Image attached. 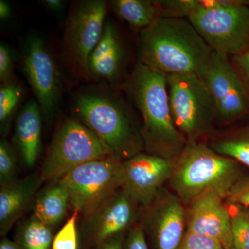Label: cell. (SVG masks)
Here are the masks:
<instances>
[{
  "mask_svg": "<svg viewBox=\"0 0 249 249\" xmlns=\"http://www.w3.org/2000/svg\"><path fill=\"white\" fill-rule=\"evenodd\" d=\"M126 233L127 232L114 236L95 249H124Z\"/></svg>",
  "mask_w": 249,
  "mask_h": 249,
  "instance_id": "cell-33",
  "label": "cell"
},
{
  "mask_svg": "<svg viewBox=\"0 0 249 249\" xmlns=\"http://www.w3.org/2000/svg\"><path fill=\"white\" fill-rule=\"evenodd\" d=\"M12 16V7L9 1L5 0L0 1V19L3 22L9 20Z\"/></svg>",
  "mask_w": 249,
  "mask_h": 249,
  "instance_id": "cell-35",
  "label": "cell"
},
{
  "mask_svg": "<svg viewBox=\"0 0 249 249\" xmlns=\"http://www.w3.org/2000/svg\"><path fill=\"white\" fill-rule=\"evenodd\" d=\"M227 203L231 223L232 249H249V215L245 207Z\"/></svg>",
  "mask_w": 249,
  "mask_h": 249,
  "instance_id": "cell-24",
  "label": "cell"
},
{
  "mask_svg": "<svg viewBox=\"0 0 249 249\" xmlns=\"http://www.w3.org/2000/svg\"><path fill=\"white\" fill-rule=\"evenodd\" d=\"M40 170L1 186L0 235L5 237L34 201L43 184Z\"/></svg>",
  "mask_w": 249,
  "mask_h": 249,
  "instance_id": "cell-17",
  "label": "cell"
},
{
  "mask_svg": "<svg viewBox=\"0 0 249 249\" xmlns=\"http://www.w3.org/2000/svg\"><path fill=\"white\" fill-rule=\"evenodd\" d=\"M107 11L104 0L76 1L70 7L64 23L60 59L72 83L93 82L89 57L102 36Z\"/></svg>",
  "mask_w": 249,
  "mask_h": 249,
  "instance_id": "cell-5",
  "label": "cell"
},
{
  "mask_svg": "<svg viewBox=\"0 0 249 249\" xmlns=\"http://www.w3.org/2000/svg\"><path fill=\"white\" fill-rule=\"evenodd\" d=\"M206 143L219 155L249 168V124L215 130Z\"/></svg>",
  "mask_w": 249,
  "mask_h": 249,
  "instance_id": "cell-20",
  "label": "cell"
},
{
  "mask_svg": "<svg viewBox=\"0 0 249 249\" xmlns=\"http://www.w3.org/2000/svg\"><path fill=\"white\" fill-rule=\"evenodd\" d=\"M175 161L145 151L141 152L123 162L122 187L143 209L168 183Z\"/></svg>",
  "mask_w": 249,
  "mask_h": 249,
  "instance_id": "cell-14",
  "label": "cell"
},
{
  "mask_svg": "<svg viewBox=\"0 0 249 249\" xmlns=\"http://www.w3.org/2000/svg\"><path fill=\"white\" fill-rule=\"evenodd\" d=\"M174 123L187 142H206L218 125L213 100L196 74L167 76Z\"/></svg>",
  "mask_w": 249,
  "mask_h": 249,
  "instance_id": "cell-7",
  "label": "cell"
},
{
  "mask_svg": "<svg viewBox=\"0 0 249 249\" xmlns=\"http://www.w3.org/2000/svg\"><path fill=\"white\" fill-rule=\"evenodd\" d=\"M114 90L109 86L81 89L72 98L71 110L74 118L102 142L111 158L123 163L145 151V145L135 113Z\"/></svg>",
  "mask_w": 249,
  "mask_h": 249,
  "instance_id": "cell-1",
  "label": "cell"
},
{
  "mask_svg": "<svg viewBox=\"0 0 249 249\" xmlns=\"http://www.w3.org/2000/svg\"><path fill=\"white\" fill-rule=\"evenodd\" d=\"M17 150L6 139L0 142V185L17 179Z\"/></svg>",
  "mask_w": 249,
  "mask_h": 249,
  "instance_id": "cell-25",
  "label": "cell"
},
{
  "mask_svg": "<svg viewBox=\"0 0 249 249\" xmlns=\"http://www.w3.org/2000/svg\"><path fill=\"white\" fill-rule=\"evenodd\" d=\"M139 34V62L165 76L198 75L213 52L183 18H160Z\"/></svg>",
  "mask_w": 249,
  "mask_h": 249,
  "instance_id": "cell-3",
  "label": "cell"
},
{
  "mask_svg": "<svg viewBox=\"0 0 249 249\" xmlns=\"http://www.w3.org/2000/svg\"><path fill=\"white\" fill-rule=\"evenodd\" d=\"M226 201L249 209V178H241L228 195Z\"/></svg>",
  "mask_w": 249,
  "mask_h": 249,
  "instance_id": "cell-32",
  "label": "cell"
},
{
  "mask_svg": "<svg viewBox=\"0 0 249 249\" xmlns=\"http://www.w3.org/2000/svg\"><path fill=\"white\" fill-rule=\"evenodd\" d=\"M21 70L43 120L50 123L58 114L64 93V76L45 37L37 33L26 36L21 46Z\"/></svg>",
  "mask_w": 249,
  "mask_h": 249,
  "instance_id": "cell-9",
  "label": "cell"
},
{
  "mask_svg": "<svg viewBox=\"0 0 249 249\" xmlns=\"http://www.w3.org/2000/svg\"><path fill=\"white\" fill-rule=\"evenodd\" d=\"M197 76L213 100L218 125H228L249 115L248 98L229 55L213 50Z\"/></svg>",
  "mask_w": 249,
  "mask_h": 249,
  "instance_id": "cell-12",
  "label": "cell"
},
{
  "mask_svg": "<svg viewBox=\"0 0 249 249\" xmlns=\"http://www.w3.org/2000/svg\"><path fill=\"white\" fill-rule=\"evenodd\" d=\"M42 121L40 106L36 99L29 100L16 117L13 142L27 168L35 166L40 157Z\"/></svg>",
  "mask_w": 249,
  "mask_h": 249,
  "instance_id": "cell-18",
  "label": "cell"
},
{
  "mask_svg": "<svg viewBox=\"0 0 249 249\" xmlns=\"http://www.w3.org/2000/svg\"><path fill=\"white\" fill-rule=\"evenodd\" d=\"M139 220L150 249H179L187 232V208L169 188L142 209Z\"/></svg>",
  "mask_w": 249,
  "mask_h": 249,
  "instance_id": "cell-13",
  "label": "cell"
},
{
  "mask_svg": "<svg viewBox=\"0 0 249 249\" xmlns=\"http://www.w3.org/2000/svg\"><path fill=\"white\" fill-rule=\"evenodd\" d=\"M111 157L96 136L74 117H66L55 129L40 169L44 183L60 179L76 167Z\"/></svg>",
  "mask_w": 249,
  "mask_h": 249,
  "instance_id": "cell-8",
  "label": "cell"
},
{
  "mask_svg": "<svg viewBox=\"0 0 249 249\" xmlns=\"http://www.w3.org/2000/svg\"><path fill=\"white\" fill-rule=\"evenodd\" d=\"M246 209H247V212H248V214H249V209H247V208H246Z\"/></svg>",
  "mask_w": 249,
  "mask_h": 249,
  "instance_id": "cell-37",
  "label": "cell"
},
{
  "mask_svg": "<svg viewBox=\"0 0 249 249\" xmlns=\"http://www.w3.org/2000/svg\"><path fill=\"white\" fill-rule=\"evenodd\" d=\"M109 6L116 17L139 33L161 18L157 0H112Z\"/></svg>",
  "mask_w": 249,
  "mask_h": 249,
  "instance_id": "cell-21",
  "label": "cell"
},
{
  "mask_svg": "<svg viewBox=\"0 0 249 249\" xmlns=\"http://www.w3.org/2000/svg\"><path fill=\"white\" fill-rule=\"evenodd\" d=\"M78 211H72L71 216L54 237L52 249H78Z\"/></svg>",
  "mask_w": 249,
  "mask_h": 249,
  "instance_id": "cell-26",
  "label": "cell"
},
{
  "mask_svg": "<svg viewBox=\"0 0 249 249\" xmlns=\"http://www.w3.org/2000/svg\"><path fill=\"white\" fill-rule=\"evenodd\" d=\"M15 60L16 55L14 50L9 45L0 44V81L2 83H10L16 80L15 76Z\"/></svg>",
  "mask_w": 249,
  "mask_h": 249,
  "instance_id": "cell-28",
  "label": "cell"
},
{
  "mask_svg": "<svg viewBox=\"0 0 249 249\" xmlns=\"http://www.w3.org/2000/svg\"><path fill=\"white\" fill-rule=\"evenodd\" d=\"M125 65L124 42L115 24L106 19L102 36L89 60L93 81H102L116 90L122 83Z\"/></svg>",
  "mask_w": 249,
  "mask_h": 249,
  "instance_id": "cell-16",
  "label": "cell"
},
{
  "mask_svg": "<svg viewBox=\"0 0 249 249\" xmlns=\"http://www.w3.org/2000/svg\"><path fill=\"white\" fill-rule=\"evenodd\" d=\"M0 249H19L14 241L4 237L0 242Z\"/></svg>",
  "mask_w": 249,
  "mask_h": 249,
  "instance_id": "cell-36",
  "label": "cell"
},
{
  "mask_svg": "<svg viewBox=\"0 0 249 249\" xmlns=\"http://www.w3.org/2000/svg\"><path fill=\"white\" fill-rule=\"evenodd\" d=\"M25 94V89L17 80L2 83L0 87V131L6 138L14 115Z\"/></svg>",
  "mask_w": 249,
  "mask_h": 249,
  "instance_id": "cell-23",
  "label": "cell"
},
{
  "mask_svg": "<svg viewBox=\"0 0 249 249\" xmlns=\"http://www.w3.org/2000/svg\"><path fill=\"white\" fill-rule=\"evenodd\" d=\"M124 249H150L143 227L139 220L127 231Z\"/></svg>",
  "mask_w": 249,
  "mask_h": 249,
  "instance_id": "cell-30",
  "label": "cell"
},
{
  "mask_svg": "<svg viewBox=\"0 0 249 249\" xmlns=\"http://www.w3.org/2000/svg\"><path fill=\"white\" fill-rule=\"evenodd\" d=\"M186 208L187 232L211 237L224 249H232L231 223L224 196L217 192H207Z\"/></svg>",
  "mask_w": 249,
  "mask_h": 249,
  "instance_id": "cell-15",
  "label": "cell"
},
{
  "mask_svg": "<svg viewBox=\"0 0 249 249\" xmlns=\"http://www.w3.org/2000/svg\"><path fill=\"white\" fill-rule=\"evenodd\" d=\"M59 180L68 192L71 211L83 217L123 186L124 167L108 157L83 163Z\"/></svg>",
  "mask_w": 249,
  "mask_h": 249,
  "instance_id": "cell-10",
  "label": "cell"
},
{
  "mask_svg": "<svg viewBox=\"0 0 249 249\" xmlns=\"http://www.w3.org/2000/svg\"><path fill=\"white\" fill-rule=\"evenodd\" d=\"M123 85L142 116L145 152L176 160L187 141L174 123L167 76L138 62Z\"/></svg>",
  "mask_w": 249,
  "mask_h": 249,
  "instance_id": "cell-2",
  "label": "cell"
},
{
  "mask_svg": "<svg viewBox=\"0 0 249 249\" xmlns=\"http://www.w3.org/2000/svg\"><path fill=\"white\" fill-rule=\"evenodd\" d=\"M42 4L49 12L62 14L66 8L67 1L63 0H43Z\"/></svg>",
  "mask_w": 249,
  "mask_h": 249,
  "instance_id": "cell-34",
  "label": "cell"
},
{
  "mask_svg": "<svg viewBox=\"0 0 249 249\" xmlns=\"http://www.w3.org/2000/svg\"><path fill=\"white\" fill-rule=\"evenodd\" d=\"M241 178L238 162L219 155L206 142H187L175 160L168 186L187 207L207 192H217L227 199Z\"/></svg>",
  "mask_w": 249,
  "mask_h": 249,
  "instance_id": "cell-4",
  "label": "cell"
},
{
  "mask_svg": "<svg viewBox=\"0 0 249 249\" xmlns=\"http://www.w3.org/2000/svg\"><path fill=\"white\" fill-rule=\"evenodd\" d=\"M53 228L33 217L18 227L14 242L19 249H52Z\"/></svg>",
  "mask_w": 249,
  "mask_h": 249,
  "instance_id": "cell-22",
  "label": "cell"
},
{
  "mask_svg": "<svg viewBox=\"0 0 249 249\" xmlns=\"http://www.w3.org/2000/svg\"><path fill=\"white\" fill-rule=\"evenodd\" d=\"M46 183L34 198L31 217L54 229L71 209L70 196L60 180Z\"/></svg>",
  "mask_w": 249,
  "mask_h": 249,
  "instance_id": "cell-19",
  "label": "cell"
},
{
  "mask_svg": "<svg viewBox=\"0 0 249 249\" xmlns=\"http://www.w3.org/2000/svg\"><path fill=\"white\" fill-rule=\"evenodd\" d=\"M179 249H224L217 240L206 236L186 232Z\"/></svg>",
  "mask_w": 249,
  "mask_h": 249,
  "instance_id": "cell-29",
  "label": "cell"
},
{
  "mask_svg": "<svg viewBox=\"0 0 249 249\" xmlns=\"http://www.w3.org/2000/svg\"><path fill=\"white\" fill-rule=\"evenodd\" d=\"M142 208L121 187L96 209L78 217V249H95L105 242L127 232L138 222Z\"/></svg>",
  "mask_w": 249,
  "mask_h": 249,
  "instance_id": "cell-11",
  "label": "cell"
},
{
  "mask_svg": "<svg viewBox=\"0 0 249 249\" xmlns=\"http://www.w3.org/2000/svg\"><path fill=\"white\" fill-rule=\"evenodd\" d=\"M161 18H188L199 9L201 0H157Z\"/></svg>",
  "mask_w": 249,
  "mask_h": 249,
  "instance_id": "cell-27",
  "label": "cell"
},
{
  "mask_svg": "<svg viewBox=\"0 0 249 249\" xmlns=\"http://www.w3.org/2000/svg\"><path fill=\"white\" fill-rule=\"evenodd\" d=\"M187 19L213 50L232 57L249 49V1L201 0Z\"/></svg>",
  "mask_w": 249,
  "mask_h": 249,
  "instance_id": "cell-6",
  "label": "cell"
},
{
  "mask_svg": "<svg viewBox=\"0 0 249 249\" xmlns=\"http://www.w3.org/2000/svg\"><path fill=\"white\" fill-rule=\"evenodd\" d=\"M230 59L249 101V49Z\"/></svg>",
  "mask_w": 249,
  "mask_h": 249,
  "instance_id": "cell-31",
  "label": "cell"
}]
</instances>
